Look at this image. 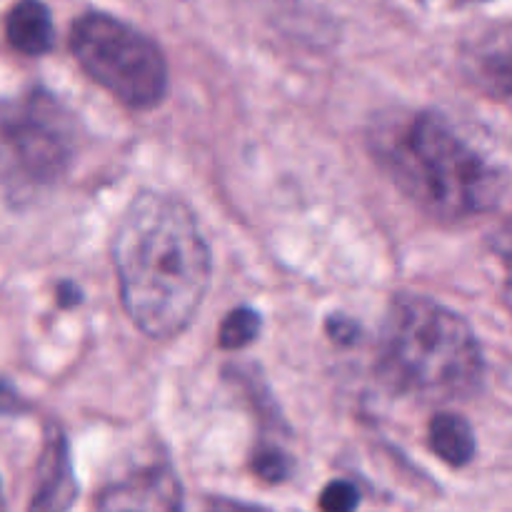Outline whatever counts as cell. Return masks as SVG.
I'll use <instances>...</instances> for the list:
<instances>
[{"mask_svg":"<svg viewBox=\"0 0 512 512\" xmlns=\"http://www.w3.org/2000/svg\"><path fill=\"white\" fill-rule=\"evenodd\" d=\"M113 265L123 308L148 338L183 333L210 285V250L185 203L140 193L120 218Z\"/></svg>","mask_w":512,"mask_h":512,"instance_id":"cell-1","label":"cell"},{"mask_svg":"<svg viewBox=\"0 0 512 512\" xmlns=\"http://www.w3.org/2000/svg\"><path fill=\"white\" fill-rule=\"evenodd\" d=\"M373 153L400 193L430 218H478L505 195L503 170L435 110L385 118L373 133Z\"/></svg>","mask_w":512,"mask_h":512,"instance_id":"cell-2","label":"cell"},{"mask_svg":"<svg viewBox=\"0 0 512 512\" xmlns=\"http://www.w3.org/2000/svg\"><path fill=\"white\" fill-rule=\"evenodd\" d=\"M378 373L395 393L450 403L480 388L483 350L463 315L425 295H395L380 330Z\"/></svg>","mask_w":512,"mask_h":512,"instance_id":"cell-3","label":"cell"},{"mask_svg":"<svg viewBox=\"0 0 512 512\" xmlns=\"http://www.w3.org/2000/svg\"><path fill=\"white\" fill-rule=\"evenodd\" d=\"M80 68L113 98L135 110L158 105L168 93V60L155 40L108 13H85L70 28Z\"/></svg>","mask_w":512,"mask_h":512,"instance_id":"cell-4","label":"cell"},{"mask_svg":"<svg viewBox=\"0 0 512 512\" xmlns=\"http://www.w3.org/2000/svg\"><path fill=\"white\" fill-rule=\"evenodd\" d=\"M0 140L15 175L48 185L70 168L78 135L70 110L55 95L33 90L5 115Z\"/></svg>","mask_w":512,"mask_h":512,"instance_id":"cell-5","label":"cell"},{"mask_svg":"<svg viewBox=\"0 0 512 512\" xmlns=\"http://www.w3.org/2000/svg\"><path fill=\"white\" fill-rule=\"evenodd\" d=\"M78 498L73 463H70L68 443L60 428H48L43 458L38 465L30 512H68Z\"/></svg>","mask_w":512,"mask_h":512,"instance_id":"cell-6","label":"cell"},{"mask_svg":"<svg viewBox=\"0 0 512 512\" xmlns=\"http://www.w3.org/2000/svg\"><path fill=\"white\" fill-rule=\"evenodd\" d=\"M105 512H180V493L168 473L130 478L110 490L103 500Z\"/></svg>","mask_w":512,"mask_h":512,"instance_id":"cell-7","label":"cell"},{"mask_svg":"<svg viewBox=\"0 0 512 512\" xmlns=\"http://www.w3.org/2000/svg\"><path fill=\"white\" fill-rule=\"evenodd\" d=\"M5 38L18 53L45 55L53 48V15L43 0H18L5 18Z\"/></svg>","mask_w":512,"mask_h":512,"instance_id":"cell-8","label":"cell"},{"mask_svg":"<svg viewBox=\"0 0 512 512\" xmlns=\"http://www.w3.org/2000/svg\"><path fill=\"white\" fill-rule=\"evenodd\" d=\"M430 448L453 468H465L475 455V438L468 420L455 413H438L430 420Z\"/></svg>","mask_w":512,"mask_h":512,"instance_id":"cell-9","label":"cell"},{"mask_svg":"<svg viewBox=\"0 0 512 512\" xmlns=\"http://www.w3.org/2000/svg\"><path fill=\"white\" fill-rule=\"evenodd\" d=\"M473 78L483 85L488 93L505 98L510 93V50L508 38H500V43L480 45L473 53Z\"/></svg>","mask_w":512,"mask_h":512,"instance_id":"cell-10","label":"cell"},{"mask_svg":"<svg viewBox=\"0 0 512 512\" xmlns=\"http://www.w3.org/2000/svg\"><path fill=\"white\" fill-rule=\"evenodd\" d=\"M263 320L253 308H235L220 325V348L243 350L260 335Z\"/></svg>","mask_w":512,"mask_h":512,"instance_id":"cell-11","label":"cell"},{"mask_svg":"<svg viewBox=\"0 0 512 512\" xmlns=\"http://www.w3.org/2000/svg\"><path fill=\"white\" fill-rule=\"evenodd\" d=\"M250 465H253L255 475L263 478L265 483H283V480L290 475V468H293L288 455H285L283 450L273 448V445L255 450Z\"/></svg>","mask_w":512,"mask_h":512,"instance_id":"cell-12","label":"cell"},{"mask_svg":"<svg viewBox=\"0 0 512 512\" xmlns=\"http://www.w3.org/2000/svg\"><path fill=\"white\" fill-rule=\"evenodd\" d=\"M360 505V493L350 480H335L320 495V512H355Z\"/></svg>","mask_w":512,"mask_h":512,"instance_id":"cell-13","label":"cell"},{"mask_svg":"<svg viewBox=\"0 0 512 512\" xmlns=\"http://www.w3.org/2000/svg\"><path fill=\"white\" fill-rule=\"evenodd\" d=\"M328 335L330 340H335V343L350 345L355 343V338H358V328H355L353 320L343 318V315H335V318L328 320Z\"/></svg>","mask_w":512,"mask_h":512,"instance_id":"cell-14","label":"cell"},{"mask_svg":"<svg viewBox=\"0 0 512 512\" xmlns=\"http://www.w3.org/2000/svg\"><path fill=\"white\" fill-rule=\"evenodd\" d=\"M205 512H268V510H260V508H255V505L238 503V500L213 498V500H208V505H205Z\"/></svg>","mask_w":512,"mask_h":512,"instance_id":"cell-15","label":"cell"},{"mask_svg":"<svg viewBox=\"0 0 512 512\" xmlns=\"http://www.w3.org/2000/svg\"><path fill=\"white\" fill-rule=\"evenodd\" d=\"M18 408H20L18 395H15L13 390L8 388V385H0V410H8V413L13 410V413H15Z\"/></svg>","mask_w":512,"mask_h":512,"instance_id":"cell-16","label":"cell"},{"mask_svg":"<svg viewBox=\"0 0 512 512\" xmlns=\"http://www.w3.org/2000/svg\"><path fill=\"white\" fill-rule=\"evenodd\" d=\"M0 512H5V495H3V485H0Z\"/></svg>","mask_w":512,"mask_h":512,"instance_id":"cell-17","label":"cell"},{"mask_svg":"<svg viewBox=\"0 0 512 512\" xmlns=\"http://www.w3.org/2000/svg\"><path fill=\"white\" fill-rule=\"evenodd\" d=\"M455 3H485V0H455Z\"/></svg>","mask_w":512,"mask_h":512,"instance_id":"cell-18","label":"cell"}]
</instances>
